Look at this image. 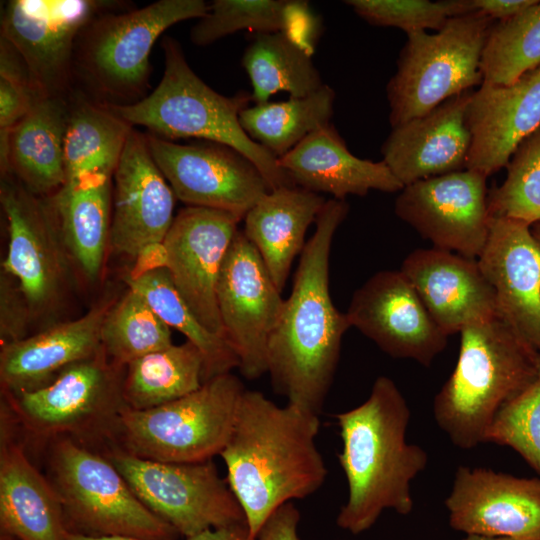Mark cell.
<instances>
[{
  "mask_svg": "<svg viewBox=\"0 0 540 540\" xmlns=\"http://www.w3.org/2000/svg\"><path fill=\"white\" fill-rule=\"evenodd\" d=\"M98 302L80 318L53 324L22 340L1 346L2 392L32 391L52 382L64 369L102 349L101 329L113 304Z\"/></svg>",
  "mask_w": 540,
  "mask_h": 540,
  "instance_id": "25",
  "label": "cell"
},
{
  "mask_svg": "<svg viewBox=\"0 0 540 540\" xmlns=\"http://www.w3.org/2000/svg\"><path fill=\"white\" fill-rule=\"evenodd\" d=\"M41 98L19 53L0 37V158L10 131Z\"/></svg>",
  "mask_w": 540,
  "mask_h": 540,
  "instance_id": "42",
  "label": "cell"
},
{
  "mask_svg": "<svg viewBox=\"0 0 540 540\" xmlns=\"http://www.w3.org/2000/svg\"><path fill=\"white\" fill-rule=\"evenodd\" d=\"M125 368L102 349L64 369L52 382L32 391L4 393L14 418L34 436L86 441L112 439L123 398Z\"/></svg>",
  "mask_w": 540,
  "mask_h": 540,
  "instance_id": "10",
  "label": "cell"
},
{
  "mask_svg": "<svg viewBox=\"0 0 540 540\" xmlns=\"http://www.w3.org/2000/svg\"><path fill=\"white\" fill-rule=\"evenodd\" d=\"M319 427L318 414L245 389L220 456L252 539L276 509L310 496L326 480L315 443Z\"/></svg>",
  "mask_w": 540,
  "mask_h": 540,
  "instance_id": "2",
  "label": "cell"
},
{
  "mask_svg": "<svg viewBox=\"0 0 540 540\" xmlns=\"http://www.w3.org/2000/svg\"><path fill=\"white\" fill-rule=\"evenodd\" d=\"M473 90L392 128L383 161L403 186L466 169L471 146L467 110Z\"/></svg>",
  "mask_w": 540,
  "mask_h": 540,
  "instance_id": "22",
  "label": "cell"
},
{
  "mask_svg": "<svg viewBox=\"0 0 540 540\" xmlns=\"http://www.w3.org/2000/svg\"><path fill=\"white\" fill-rule=\"evenodd\" d=\"M292 0H215L190 31L194 45L206 46L241 30L286 33Z\"/></svg>",
  "mask_w": 540,
  "mask_h": 540,
  "instance_id": "39",
  "label": "cell"
},
{
  "mask_svg": "<svg viewBox=\"0 0 540 540\" xmlns=\"http://www.w3.org/2000/svg\"><path fill=\"white\" fill-rule=\"evenodd\" d=\"M0 530L16 540H67L60 498L15 441L5 408L1 407Z\"/></svg>",
  "mask_w": 540,
  "mask_h": 540,
  "instance_id": "26",
  "label": "cell"
},
{
  "mask_svg": "<svg viewBox=\"0 0 540 540\" xmlns=\"http://www.w3.org/2000/svg\"><path fill=\"white\" fill-rule=\"evenodd\" d=\"M487 442L512 448L540 475V355L535 377L499 410Z\"/></svg>",
  "mask_w": 540,
  "mask_h": 540,
  "instance_id": "40",
  "label": "cell"
},
{
  "mask_svg": "<svg viewBox=\"0 0 540 540\" xmlns=\"http://www.w3.org/2000/svg\"><path fill=\"white\" fill-rule=\"evenodd\" d=\"M263 259L238 230L224 259L217 284V305L224 336L247 379L267 373V347L284 299Z\"/></svg>",
  "mask_w": 540,
  "mask_h": 540,
  "instance_id": "14",
  "label": "cell"
},
{
  "mask_svg": "<svg viewBox=\"0 0 540 540\" xmlns=\"http://www.w3.org/2000/svg\"><path fill=\"white\" fill-rule=\"evenodd\" d=\"M118 6L92 18L81 31L73 61L77 80L88 98L104 105H129L146 96L152 71L150 53L170 26L202 18L203 0H160L140 9Z\"/></svg>",
  "mask_w": 540,
  "mask_h": 540,
  "instance_id": "6",
  "label": "cell"
},
{
  "mask_svg": "<svg viewBox=\"0 0 540 540\" xmlns=\"http://www.w3.org/2000/svg\"><path fill=\"white\" fill-rule=\"evenodd\" d=\"M242 219L223 210L186 206L174 217L159 249V266L168 270L184 302L205 328L224 339L217 284Z\"/></svg>",
  "mask_w": 540,
  "mask_h": 540,
  "instance_id": "15",
  "label": "cell"
},
{
  "mask_svg": "<svg viewBox=\"0 0 540 540\" xmlns=\"http://www.w3.org/2000/svg\"><path fill=\"white\" fill-rule=\"evenodd\" d=\"M300 513L293 502L276 509L261 527L255 540H300Z\"/></svg>",
  "mask_w": 540,
  "mask_h": 540,
  "instance_id": "44",
  "label": "cell"
},
{
  "mask_svg": "<svg viewBox=\"0 0 540 540\" xmlns=\"http://www.w3.org/2000/svg\"><path fill=\"white\" fill-rule=\"evenodd\" d=\"M33 316L17 281L1 270L0 273V343L1 346L28 337Z\"/></svg>",
  "mask_w": 540,
  "mask_h": 540,
  "instance_id": "43",
  "label": "cell"
},
{
  "mask_svg": "<svg viewBox=\"0 0 540 540\" xmlns=\"http://www.w3.org/2000/svg\"><path fill=\"white\" fill-rule=\"evenodd\" d=\"M463 540H526V539H516L510 537H491V536H481V535H466Z\"/></svg>",
  "mask_w": 540,
  "mask_h": 540,
  "instance_id": "48",
  "label": "cell"
},
{
  "mask_svg": "<svg viewBox=\"0 0 540 540\" xmlns=\"http://www.w3.org/2000/svg\"><path fill=\"white\" fill-rule=\"evenodd\" d=\"M107 455L138 499L180 536L188 538L207 529L245 523L236 497L212 459L160 462L116 447Z\"/></svg>",
  "mask_w": 540,
  "mask_h": 540,
  "instance_id": "11",
  "label": "cell"
},
{
  "mask_svg": "<svg viewBox=\"0 0 540 540\" xmlns=\"http://www.w3.org/2000/svg\"><path fill=\"white\" fill-rule=\"evenodd\" d=\"M278 164L295 186L339 200L366 196L370 190L400 192L404 187L383 160L353 155L331 123L305 137L278 158Z\"/></svg>",
  "mask_w": 540,
  "mask_h": 540,
  "instance_id": "27",
  "label": "cell"
},
{
  "mask_svg": "<svg viewBox=\"0 0 540 540\" xmlns=\"http://www.w3.org/2000/svg\"><path fill=\"white\" fill-rule=\"evenodd\" d=\"M537 0H470L472 7L492 20L511 19L536 3Z\"/></svg>",
  "mask_w": 540,
  "mask_h": 540,
  "instance_id": "45",
  "label": "cell"
},
{
  "mask_svg": "<svg viewBox=\"0 0 540 540\" xmlns=\"http://www.w3.org/2000/svg\"><path fill=\"white\" fill-rule=\"evenodd\" d=\"M467 122L466 169L488 177L506 167L517 146L540 125V66L510 85L482 83L472 92Z\"/></svg>",
  "mask_w": 540,
  "mask_h": 540,
  "instance_id": "23",
  "label": "cell"
},
{
  "mask_svg": "<svg viewBox=\"0 0 540 540\" xmlns=\"http://www.w3.org/2000/svg\"><path fill=\"white\" fill-rule=\"evenodd\" d=\"M123 4L101 0H11L1 37L19 53L41 97H66L74 81L77 39L97 14Z\"/></svg>",
  "mask_w": 540,
  "mask_h": 540,
  "instance_id": "13",
  "label": "cell"
},
{
  "mask_svg": "<svg viewBox=\"0 0 540 540\" xmlns=\"http://www.w3.org/2000/svg\"><path fill=\"white\" fill-rule=\"evenodd\" d=\"M459 333L458 360L433 414L450 441L468 450L487 442L499 410L533 380L539 354L497 315Z\"/></svg>",
  "mask_w": 540,
  "mask_h": 540,
  "instance_id": "4",
  "label": "cell"
},
{
  "mask_svg": "<svg viewBox=\"0 0 540 540\" xmlns=\"http://www.w3.org/2000/svg\"><path fill=\"white\" fill-rule=\"evenodd\" d=\"M69 95L41 98L10 131L1 176L10 174L31 193L47 197L66 182L64 141Z\"/></svg>",
  "mask_w": 540,
  "mask_h": 540,
  "instance_id": "29",
  "label": "cell"
},
{
  "mask_svg": "<svg viewBox=\"0 0 540 540\" xmlns=\"http://www.w3.org/2000/svg\"><path fill=\"white\" fill-rule=\"evenodd\" d=\"M175 198L146 134L133 128L113 175L110 248L136 260L158 248L174 220Z\"/></svg>",
  "mask_w": 540,
  "mask_h": 540,
  "instance_id": "19",
  "label": "cell"
},
{
  "mask_svg": "<svg viewBox=\"0 0 540 540\" xmlns=\"http://www.w3.org/2000/svg\"><path fill=\"white\" fill-rule=\"evenodd\" d=\"M242 65L255 104L266 103L281 91L305 97L324 85L311 54L283 32L257 33L244 51Z\"/></svg>",
  "mask_w": 540,
  "mask_h": 540,
  "instance_id": "34",
  "label": "cell"
},
{
  "mask_svg": "<svg viewBox=\"0 0 540 540\" xmlns=\"http://www.w3.org/2000/svg\"><path fill=\"white\" fill-rule=\"evenodd\" d=\"M540 66V1L517 16L495 22L487 36L480 69L483 83L510 85Z\"/></svg>",
  "mask_w": 540,
  "mask_h": 540,
  "instance_id": "37",
  "label": "cell"
},
{
  "mask_svg": "<svg viewBox=\"0 0 540 540\" xmlns=\"http://www.w3.org/2000/svg\"><path fill=\"white\" fill-rule=\"evenodd\" d=\"M410 409L395 382L379 376L368 398L335 415L342 449L339 464L348 495L336 523L353 534L370 529L383 511L412 512V481L426 468V451L406 440Z\"/></svg>",
  "mask_w": 540,
  "mask_h": 540,
  "instance_id": "3",
  "label": "cell"
},
{
  "mask_svg": "<svg viewBox=\"0 0 540 540\" xmlns=\"http://www.w3.org/2000/svg\"><path fill=\"white\" fill-rule=\"evenodd\" d=\"M487 176L462 170L404 186L395 214L435 248L477 259L488 235Z\"/></svg>",
  "mask_w": 540,
  "mask_h": 540,
  "instance_id": "17",
  "label": "cell"
},
{
  "mask_svg": "<svg viewBox=\"0 0 540 540\" xmlns=\"http://www.w3.org/2000/svg\"><path fill=\"white\" fill-rule=\"evenodd\" d=\"M366 22L402 29L406 34L439 31L450 18L474 12L470 0H349L345 1Z\"/></svg>",
  "mask_w": 540,
  "mask_h": 540,
  "instance_id": "41",
  "label": "cell"
},
{
  "mask_svg": "<svg viewBox=\"0 0 540 540\" xmlns=\"http://www.w3.org/2000/svg\"><path fill=\"white\" fill-rule=\"evenodd\" d=\"M133 126L83 93H70L64 141L66 180L83 173L113 176Z\"/></svg>",
  "mask_w": 540,
  "mask_h": 540,
  "instance_id": "31",
  "label": "cell"
},
{
  "mask_svg": "<svg viewBox=\"0 0 540 540\" xmlns=\"http://www.w3.org/2000/svg\"><path fill=\"white\" fill-rule=\"evenodd\" d=\"M49 480L70 532L178 540L180 534L150 511L112 462L66 437L52 440Z\"/></svg>",
  "mask_w": 540,
  "mask_h": 540,
  "instance_id": "9",
  "label": "cell"
},
{
  "mask_svg": "<svg viewBox=\"0 0 540 540\" xmlns=\"http://www.w3.org/2000/svg\"><path fill=\"white\" fill-rule=\"evenodd\" d=\"M67 540H145L132 536L110 535V536H89L79 533L70 532L67 535Z\"/></svg>",
  "mask_w": 540,
  "mask_h": 540,
  "instance_id": "47",
  "label": "cell"
},
{
  "mask_svg": "<svg viewBox=\"0 0 540 540\" xmlns=\"http://www.w3.org/2000/svg\"><path fill=\"white\" fill-rule=\"evenodd\" d=\"M502 185L488 191L490 217L540 222V125L515 149Z\"/></svg>",
  "mask_w": 540,
  "mask_h": 540,
  "instance_id": "38",
  "label": "cell"
},
{
  "mask_svg": "<svg viewBox=\"0 0 540 540\" xmlns=\"http://www.w3.org/2000/svg\"><path fill=\"white\" fill-rule=\"evenodd\" d=\"M335 92L327 84L305 97L266 102L240 112L242 128L277 159L315 130L330 124Z\"/></svg>",
  "mask_w": 540,
  "mask_h": 540,
  "instance_id": "35",
  "label": "cell"
},
{
  "mask_svg": "<svg viewBox=\"0 0 540 540\" xmlns=\"http://www.w3.org/2000/svg\"><path fill=\"white\" fill-rule=\"evenodd\" d=\"M399 270L448 336L496 315L493 289L477 259L435 247L417 249Z\"/></svg>",
  "mask_w": 540,
  "mask_h": 540,
  "instance_id": "24",
  "label": "cell"
},
{
  "mask_svg": "<svg viewBox=\"0 0 540 540\" xmlns=\"http://www.w3.org/2000/svg\"><path fill=\"white\" fill-rule=\"evenodd\" d=\"M186 540H254L245 523L204 530Z\"/></svg>",
  "mask_w": 540,
  "mask_h": 540,
  "instance_id": "46",
  "label": "cell"
},
{
  "mask_svg": "<svg viewBox=\"0 0 540 540\" xmlns=\"http://www.w3.org/2000/svg\"><path fill=\"white\" fill-rule=\"evenodd\" d=\"M101 342L108 358L122 367L173 344L171 328L142 295L129 287L109 308Z\"/></svg>",
  "mask_w": 540,
  "mask_h": 540,
  "instance_id": "36",
  "label": "cell"
},
{
  "mask_svg": "<svg viewBox=\"0 0 540 540\" xmlns=\"http://www.w3.org/2000/svg\"><path fill=\"white\" fill-rule=\"evenodd\" d=\"M149 151L177 199L187 206L246 213L269 191L258 168L228 146L182 145L146 134Z\"/></svg>",
  "mask_w": 540,
  "mask_h": 540,
  "instance_id": "16",
  "label": "cell"
},
{
  "mask_svg": "<svg viewBox=\"0 0 540 540\" xmlns=\"http://www.w3.org/2000/svg\"><path fill=\"white\" fill-rule=\"evenodd\" d=\"M326 200L318 193L291 186L270 190L244 216L243 233L255 246L282 292L305 235Z\"/></svg>",
  "mask_w": 540,
  "mask_h": 540,
  "instance_id": "30",
  "label": "cell"
},
{
  "mask_svg": "<svg viewBox=\"0 0 540 540\" xmlns=\"http://www.w3.org/2000/svg\"><path fill=\"white\" fill-rule=\"evenodd\" d=\"M162 49L164 72L157 87L133 104L107 105L112 112L166 140L199 138L233 148L258 168L270 190L295 186L278 159L241 126L239 115L251 94L227 97L210 88L191 69L174 38L165 37Z\"/></svg>",
  "mask_w": 540,
  "mask_h": 540,
  "instance_id": "5",
  "label": "cell"
},
{
  "mask_svg": "<svg viewBox=\"0 0 540 540\" xmlns=\"http://www.w3.org/2000/svg\"><path fill=\"white\" fill-rule=\"evenodd\" d=\"M244 391L240 379L228 372L175 401L145 410L126 406L111 440L118 442V449L144 459L211 460L231 436Z\"/></svg>",
  "mask_w": 540,
  "mask_h": 540,
  "instance_id": "7",
  "label": "cell"
},
{
  "mask_svg": "<svg viewBox=\"0 0 540 540\" xmlns=\"http://www.w3.org/2000/svg\"><path fill=\"white\" fill-rule=\"evenodd\" d=\"M204 357L190 341L140 357L125 368L123 398L134 410L154 408L201 387Z\"/></svg>",
  "mask_w": 540,
  "mask_h": 540,
  "instance_id": "32",
  "label": "cell"
},
{
  "mask_svg": "<svg viewBox=\"0 0 540 540\" xmlns=\"http://www.w3.org/2000/svg\"><path fill=\"white\" fill-rule=\"evenodd\" d=\"M346 315L351 327L393 358L430 366L448 342L400 270L371 276L352 295Z\"/></svg>",
  "mask_w": 540,
  "mask_h": 540,
  "instance_id": "18",
  "label": "cell"
},
{
  "mask_svg": "<svg viewBox=\"0 0 540 540\" xmlns=\"http://www.w3.org/2000/svg\"><path fill=\"white\" fill-rule=\"evenodd\" d=\"M348 211L345 200H326L267 347V373L275 392L318 415L334 379L343 336L351 327L329 290L332 242Z\"/></svg>",
  "mask_w": 540,
  "mask_h": 540,
  "instance_id": "1",
  "label": "cell"
},
{
  "mask_svg": "<svg viewBox=\"0 0 540 540\" xmlns=\"http://www.w3.org/2000/svg\"><path fill=\"white\" fill-rule=\"evenodd\" d=\"M531 231L535 238L540 242V222L533 224Z\"/></svg>",
  "mask_w": 540,
  "mask_h": 540,
  "instance_id": "49",
  "label": "cell"
},
{
  "mask_svg": "<svg viewBox=\"0 0 540 540\" xmlns=\"http://www.w3.org/2000/svg\"><path fill=\"white\" fill-rule=\"evenodd\" d=\"M494 23L474 11L450 18L435 33L407 34L386 88L392 128L483 83L480 61Z\"/></svg>",
  "mask_w": 540,
  "mask_h": 540,
  "instance_id": "8",
  "label": "cell"
},
{
  "mask_svg": "<svg viewBox=\"0 0 540 540\" xmlns=\"http://www.w3.org/2000/svg\"><path fill=\"white\" fill-rule=\"evenodd\" d=\"M477 262L493 289L496 315L540 355V242L530 225L490 217Z\"/></svg>",
  "mask_w": 540,
  "mask_h": 540,
  "instance_id": "21",
  "label": "cell"
},
{
  "mask_svg": "<svg viewBox=\"0 0 540 540\" xmlns=\"http://www.w3.org/2000/svg\"><path fill=\"white\" fill-rule=\"evenodd\" d=\"M0 540H16V539L6 533H1Z\"/></svg>",
  "mask_w": 540,
  "mask_h": 540,
  "instance_id": "50",
  "label": "cell"
},
{
  "mask_svg": "<svg viewBox=\"0 0 540 540\" xmlns=\"http://www.w3.org/2000/svg\"><path fill=\"white\" fill-rule=\"evenodd\" d=\"M43 198L72 264L87 281L96 282L110 243L113 176L83 173Z\"/></svg>",
  "mask_w": 540,
  "mask_h": 540,
  "instance_id": "28",
  "label": "cell"
},
{
  "mask_svg": "<svg viewBox=\"0 0 540 540\" xmlns=\"http://www.w3.org/2000/svg\"><path fill=\"white\" fill-rule=\"evenodd\" d=\"M124 281L127 287L143 296L170 328L179 331L201 351L204 382L239 368L238 358L229 343L201 324L179 295L165 267L133 269Z\"/></svg>",
  "mask_w": 540,
  "mask_h": 540,
  "instance_id": "33",
  "label": "cell"
},
{
  "mask_svg": "<svg viewBox=\"0 0 540 540\" xmlns=\"http://www.w3.org/2000/svg\"><path fill=\"white\" fill-rule=\"evenodd\" d=\"M444 503L466 535L540 540V478L460 466Z\"/></svg>",
  "mask_w": 540,
  "mask_h": 540,
  "instance_id": "20",
  "label": "cell"
},
{
  "mask_svg": "<svg viewBox=\"0 0 540 540\" xmlns=\"http://www.w3.org/2000/svg\"><path fill=\"white\" fill-rule=\"evenodd\" d=\"M0 202L8 230L1 270L17 281L33 319L53 314L73 264L48 206L10 174L1 176Z\"/></svg>",
  "mask_w": 540,
  "mask_h": 540,
  "instance_id": "12",
  "label": "cell"
}]
</instances>
